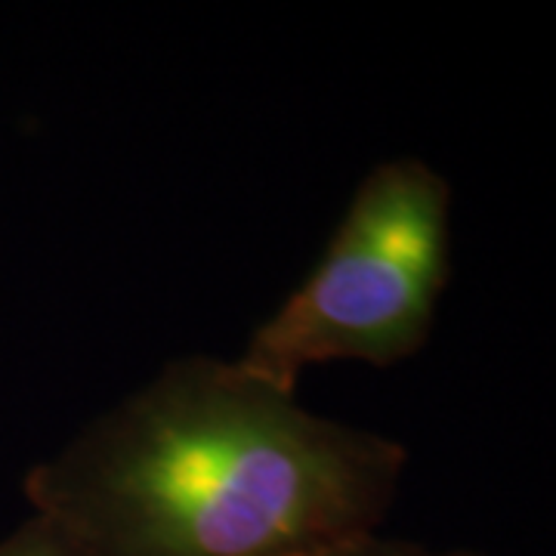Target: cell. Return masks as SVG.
<instances>
[{"label":"cell","instance_id":"3","mask_svg":"<svg viewBox=\"0 0 556 556\" xmlns=\"http://www.w3.org/2000/svg\"><path fill=\"white\" fill-rule=\"evenodd\" d=\"M0 556H84L78 544L56 522L28 514L7 538H0Z\"/></svg>","mask_w":556,"mask_h":556},{"label":"cell","instance_id":"2","mask_svg":"<svg viewBox=\"0 0 556 556\" xmlns=\"http://www.w3.org/2000/svg\"><path fill=\"white\" fill-rule=\"evenodd\" d=\"M452 273V186L420 159H387L358 182L316 269L236 362L298 393L328 362L396 365L430 338Z\"/></svg>","mask_w":556,"mask_h":556},{"label":"cell","instance_id":"4","mask_svg":"<svg viewBox=\"0 0 556 556\" xmlns=\"http://www.w3.org/2000/svg\"><path fill=\"white\" fill-rule=\"evenodd\" d=\"M300 556H485L477 551H433L415 541H402V538H383L378 532H365V535L343 538L334 544L316 547L309 554Z\"/></svg>","mask_w":556,"mask_h":556},{"label":"cell","instance_id":"1","mask_svg":"<svg viewBox=\"0 0 556 556\" xmlns=\"http://www.w3.org/2000/svg\"><path fill=\"white\" fill-rule=\"evenodd\" d=\"M408 452L254 378L179 356L28 470L84 556H300L378 532Z\"/></svg>","mask_w":556,"mask_h":556}]
</instances>
